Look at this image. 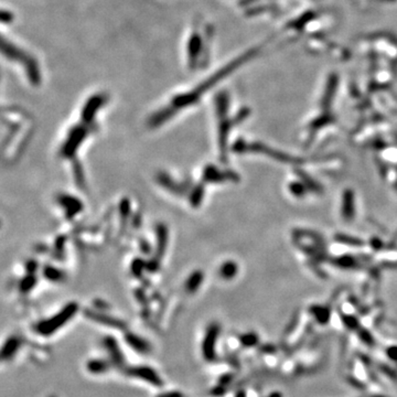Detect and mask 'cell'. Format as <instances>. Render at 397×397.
Instances as JSON below:
<instances>
[{
	"label": "cell",
	"mask_w": 397,
	"mask_h": 397,
	"mask_svg": "<svg viewBox=\"0 0 397 397\" xmlns=\"http://www.w3.org/2000/svg\"><path fill=\"white\" fill-rule=\"evenodd\" d=\"M236 273V266L233 263H225L224 265L222 266L221 268V275L226 278V279H229V278H232Z\"/></svg>",
	"instance_id": "cell-9"
},
{
	"label": "cell",
	"mask_w": 397,
	"mask_h": 397,
	"mask_svg": "<svg viewBox=\"0 0 397 397\" xmlns=\"http://www.w3.org/2000/svg\"><path fill=\"white\" fill-rule=\"evenodd\" d=\"M59 202H60V204L65 209L67 215L71 218H73L74 215L79 213V211L81 210V202H79L77 198L72 197L61 196L59 198Z\"/></svg>",
	"instance_id": "cell-7"
},
{
	"label": "cell",
	"mask_w": 397,
	"mask_h": 397,
	"mask_svg": "<svg viewBox=\"0 0 397 397\" xmlns=\"http://www.w3.org/2000/svg\"><path fill=\"white\" fill-rule=\"evenodd\" d=\"M44 276L48 278L49 280H53V281H56V280H59L61 278V273L59 272L58 269H56V268H53V267H46L45 269H44Z\"/></svg>",
	"instance_id": "cell-10"
},
{
	"label": "cell",
	"mask_w": 397,
	"mask_h": 397,
	"mask_svg": "<svg viewBox=\"0 0 397 397\" xmlns=\"http://www.w3.org/2000/svg\"><path fill=\"white\" fill-rule=\"evenodd\" d=\"M201 278H202V276L200 275V274H196V275H193L191 279H190L189 282H188V288L191 289V290L196 289L197 287L200 285Z\"/></svg>",
	"instance_id": "cell-11"
},
{
	"label": "cell",
	"mask_w": 397,
	"mask_h": 397,
	"mask_svg": "<svg viewBox=\"0 0 397 397\" xmlns=\"http://www.w3.org/2000/svg\"><path fill=\"white\" fill-rule=\"evenodd\" d=\"M203 43H204L203 37L200 35V32H198L197 29L196 30H193L191 36H190V38H189L188 48H187L189 67L191 70H193L194 67L197 66V64L200 63L198 62V59H200V57L204 52Z\"/></svg>",
	"instance_id": "cell-3"
},
{
	"label": "cell",
	"mask_w": 397,
	"mask_h": 397,
	"mask_svg": "<svg viewBox=\"0 0 397 397\" xmlns=\"http://www.w3.org/2000/svg\"><path fill=\"white\" fill-rule=\"evenodd\" d=\"M37 284V278L35 277V275H28L23 278L22 280L20 282V290L22 291V293H28V291H30L35 285Z\"/></svg>",
	"instance_id": "cell-8"
},
{
	"label": "cell",
	"mask_w": 397,
	"mask_h": 397,
	"mask_svg": "<svg viewBox=\"0 0 397 397\" xmlns=\"http://www.w3.org/2000/svg\"><path fill=\"white\" fill-rule=\"evenodd\" d=\"M77 309H78L77 305H75V303H71V305L66 306L61 312H59L58 315L52 317L51 319L43 320L38 323L35 330L39 333V335L43 337L52 335V333L58 331L63 324H65L67 321L72 318V316L75 314Z\"/></svg>",
	"instance_id": "cell-2"
},
{
	"label": "cell",
	"mask_w": 397,
	"mask_h": 397,
	"mask_svg": "<svg viewBox=\"0 0 397 397\" xmlns=\"http://www.w3.org/2000/svg\"><path fill=\"white\" fill-rule=\"evenodd\" d=\"M21 346L20 339L17 337H11L8 339L0 349V363L10 360L16 356V353Z\"/></svg>",
	"instance_id": "cell-6"
},
{
	"label": "cell",
	"mask_w": 397,
	"mask_h": 397,
	"mask_svg": "<svg viewBox=\"0 0 397 397\" xmlns=\"http://www.w3.org/2000/svg\"><path fill=\"white\" fill-rule=\"evenodd\" d=\"M106 102V97L103 94H97L92 96L90 99L87 100L85 106L83 108L82 112V119L85 122H90L93 120L95 116V113L103 106L104 103Z\"/></svg>",
	"instance_id": "cell-5"
},
{
	"label": "cell",
	"mask_w": 397,
	"mask_h": 397,
	"mask_svg": "<svg viewBox=\"0 0 397 397\" xmlns=\"http://www.w3.org/2000/svg\"><path fill=\"white\" fill-rule=\"evenodd\" d=\"M0 226H1V222H0Z\"/></svg>",
	"instance_id": "cell-12"
},
{
	"label": "cell",
	"mask_w": 397,
	"mask_h": 397,
	"mask_svg": "<svg viewBox=\"0 0 397 397\" xmlns=\"http://www.w3.org/2000/svg\"><path fill=\"white\" fill-rule=\"evenodd\" d=\"M255 53H257V50H252V51H248L243 56H240L238 58H236L235 60L231 61L230 63H227L222 69L218 70L215 73H213L211 77L203 81L202 83L198 84V85L194 88L192 91H189L187 93H182L178 96H176L175 99H172L171 106L178 111L179 108L188 107L190 105H192L194 103H197L202 94H205L210 88H212L213 86L217 85L218 83L222 81L223 79H225L226 77H229L230 74L233 73V72L238 69L239 66H242L245 62L250 60L253 57L255 56Z\"/></svg>",
	"instance_id": "cell-1"
},
{
	"label": "cell",
	"mask_w": 397,
	"mask_h": 397,
	"mask_svg": "<svg viewBox=\"0 0 397 397\" xmlns=\"http://www.w3.org/2000/svg\"><path fill=\"white\" fill-rule=\"evenodd\" d=\"M86 133H87L86 129L81 127V126L72 129V132L69 135V137H67L64 146L62 147V155L64 156V157H71V156L75 153V150H77L79 143H81L83 139L85 138Z\"/></svg>",
	"instance_id": "cell-4"
}]
</instances>
